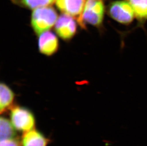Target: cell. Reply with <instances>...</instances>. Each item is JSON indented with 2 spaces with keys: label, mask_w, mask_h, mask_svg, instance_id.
I'll return each mask as SVG.
<instances>
[{
  "label": "cell",
  "mask_w": 147,
  "mask_h": 146,
  "mask_svg": "<svg viewBox=\"0 0 147 146\" xmlns=\"http://www.w3.org/2000/svg\"><path fill=\"white\" fill-rule=\"evenodd\" d=\"M55 10L50 6L41 7L33 10L31 17V25L37 34L49 31L58 19Z\"/></svg>",
  "instance_id": "obj_1"
},
{
  "label": "cell",
  "mask_w": 147,
  "mask_h": 146,
  "mask_svg": "<svg viewBox=\"0 0 147 146\" xmlns=\"http://www.w3.org/2000/svg\"><path fill=\"white\" fill-rule=\"evenodd\" d=\"M11 122L18 131L23 133L35 129V118L32 112L26 108L16 106L10 113Z\"/></svg>",
  "instance_id": "obj_2"
},
{
  "label": "cell",
  "mask_w": 147,
  "mask_h": 146,
  "mask_svg": "<svg viewBox=\"0 0 147 146\" xmlns=\"http://www.w3.org/2000/svg\"><path fill=\"white\" fill-rule=\"evenodd\" d=\"M104 6L101 0H87L82 16L83 28L85 24H90L97 27L102 24Z\"/></svg>",
  "instance_id": "obj_3"
},
{
  "label": "cell",
  "mask_w": 147,
  "mask_h": 146,
  "mask_svg": "<svg viewBox=\"0 0 147 146\" xmlns=\"http://www.w3.org/2000/svg\"><path fill=\"white\" fill-rule=\"evenodd\" d=\"M108 13L114 20L125 25L131 23L135 17L131 6L127 1L112 2L109 6Z\"/></svg>",
  "instance_id": "obj_4"
},
{
  "label": "cell",
  "mask_w": 147,
  "mask_h": 146,
  "mask_svg": "<svg viewBox=\"0 0 147 146\" xmlns=\"http://www.w3.org/2000/svg\"><path fill=\"white\" fill-rule=\"evenodd\" d=\"M86 1V0H55V3L60 11L76 19L83 28L82 16Z\"/></svg>",
  "instance_id": "obj_5"
},
{
  "label": "cell",
  "mask_w": 147,
  "mask_h": 146,
  "mask_svg": "<svg viewBox=\"0 0 147 146\" xmlns=\"http://www.w3.org/2000/svg\"><path fill=\"white\" fill-rule=\"evenodd\" d=\"M77 24L73 17L64 14L59 17L55 24V30L57 35L65 40L74 37L77 31Z\"/></svg>",
  "instance_id": "obj_6"
},
{
  "label": "cell",
  "mask_w": 147,
  "mask_h": 146,
  "mask_svg": "<svg viewBox=\"0 0 147 146\" xmlns=\"http://www.w3.org/2000/svg\"><path fill=\"white\" fill-rule=\"evenodd\" d=\"M38 48L42 54L50 56L55 54L59 48L57 36L51 31H47L39 35Z\"/></svg>",
  "instance_id": "obj_7"
},
{
  "label": "cell",
  "mask_w": 147,
  "mask_h": 146,
  "mask_svg": "<svg viewBox=\"0 0 147 146\" xmlns=\"http://www.w3.org/2000/svg\"><path fill=\"white\" fill-rule=\"evenodd\" d=\"M22 146H47L50 140L35 129L24 132L21 139Z\"/></svg>",
  "instance_id": "obj_8"
},
{
  "label": "cell",
  "mask_w": 147,
  "mask_h": 146,
  "mask_svg": "<svg viewBox=\"0 0 147 146\" xmlns=\"http://www.w3.org/2000/svg\"><path fill=\"white\" fill-rule=\"evenodd\" d=\"M14 92L12 90L4 83L0 85V111L4 113L11 107L14 100Z\"/></svg>",
  "instance_id": "obj_9"
},
{
  "label": "cell",
  "mask_w": 147,
  "mask_h": 146,
  "mask_svg": "<svg viewBox=\"0 0 147 146\" xmlns=\"http://www.w3.org/2000/svg\"><path fill=\"white\" fill-rule=\"evenodd\" d=\"M131 6L135 16L140 24L147 20V0H127Z\"/></svg>",
  "instance_id": "obj_10"
},
{
  "label": "cell",
  "mask_w": 147,
  "mask_h": 146,
  "mask_svg": "<svg viewBox=\"0 0 147 146\" xmlns=\"http://www.w3.org/2000/svg\"><path fill=\"white\" fill-rule=\"evenodd\" d=\"M55 0H11L14 4L29 9L35 10L41 7L49 6Z\"/></svg>",
  "instance_id": "obj_11"
},
{
  "label": "cell",
  "mask_w": 147,
  "mask_h": 146,
  "mask_svg": "<svg viewBox=\"0 0 147 146\" xmlns=\"http://www.w3.org/2000/svg\"><path fill=\"white\" fill-rule=\"evenodd\" d=\"M16 131L11 121L5 117H1L0 119L1 139L17 137Z\"/></svg>",
  "instance_id": "obj_12"
},
{
  "label": "cell",
  "mask_w": 147,
  "mask_h": 146,
  "mask_svg": "<svg viewBox=\"0 0 147 146\" xmlns=\"http://www.w3.org/2000/svg\"><path fill=\"white\" fill-rule=\"evenodd\" d=\"M0 146H22L21 141L19 138H10L6 139H1Z\"/></svg>",
  "instance_id": "obj_13"
}]
</instances>
